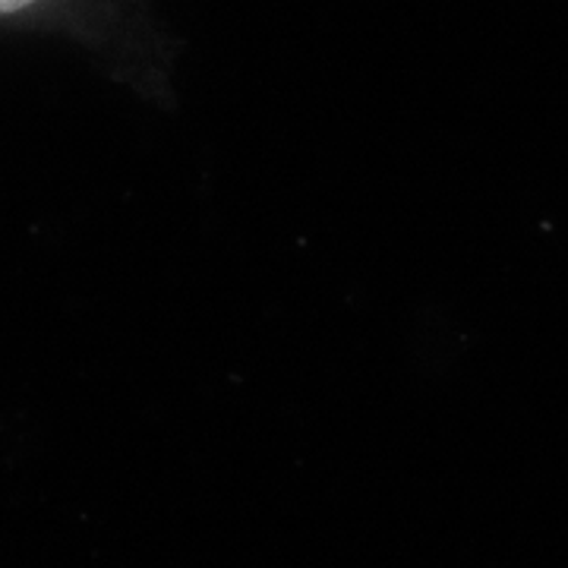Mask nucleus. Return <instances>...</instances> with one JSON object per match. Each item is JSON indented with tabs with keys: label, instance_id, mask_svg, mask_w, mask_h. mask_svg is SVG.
Returning <instances> with one entry per match:
<instances>
[{
	"label": "nucleus",
	"instance_id": "obj_1",
	"mask_svg": "<svg viewBox=\"0 0 568 568\" xmlns=\"http://www.w3.org/2000/svg\"><path fill=\"white\" fill-rule=\"evenodd\" d=\"M32 0H0V13H13V10H22L29 7Z\"/></svg>",
	"mask_w": 568,
	"mask_h": 568
}]
</instances>
